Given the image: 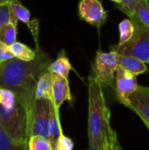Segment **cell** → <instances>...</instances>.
<instances>
[{
	"mask_svg": "<svg viewBox=\"0 0 149 150\" xmlns=\"http://www.w3.org/2000/svg\"><path fill=\"white\" fill-rule=\"evenodd\" d=\"M31 62L12 58L0 63V88L13 91L19 102L26 108L31 116L35 100V89L40 77L48 70L50 57L40 48Z\"/></svg>",
	"mask_w": 149,
	"mask_h": 150,
	"instance_id": "cell-1",
	"label": "cell"
},
{
	"mask_svg": "<svg viewBox=\"0 0 149 150\" xmlns=\"http://www.w3.org/2000/svg\"><path fill=\"white\" fill-rule=\"evenodd\" d=\"M88 81L89 150H101L105 137L112 128L111 112L105 102L102 84L93 76H90Z\"/></svg>",
	"mask_w": 149,
	"mask_h": 150,
	"instance_id": "cell-2",
	"label": "cell"
},
{
	"mask_svg": "<svg viewBox=\"0 0 149 150\" xmlns=\"http://www.w3.org/2000/svg\"><path fill=\"white\" fill-rule=\"evenodd\" d=\"M0 127L17 142L28 143L30 113L20 102L12 107L0 105Z\"/></svg>",
	"mask_w": 149,
	"mask_h": 150,
	"instance_id": "cell-3",
	"label": "cell"
},
{
	"mask_svg": "<svg viewBox=\"0 0 149 150\" xmlns=\"http://www.w3.org/2000/svg\"><path fill=\"white\" fill-rule=\"evenodd\" d=\"M130 18L135 27L133 38L124 45L111 46V49L119 55H132L145 63H149V28L138 19Z\"/></svg>",
	"mask_w": 149,
	"mask_h": 150,
	"instance_id": "cell-4",
	"label": "cell"
},
{
	"mask_svg": "<svg viewBox=\"0 0 149 150\" xmlns=\"http://www.w3.org/2000/svg\"><path fill=\"white\" fill-rule=\"evenodd\" d=\"M119 66V54L111 50L105 53L97 50L95 61L92 64V76H95L102 86L115 89V73Z\"/></svg>",
	"mask_w": 149,
	"mask_h": 150,
	"instance_id": "cell-5",
	"label": "cell"
},
{
	"mask_svg": "<svg viewBox=\"0 0 149 150\" xmlns=\"http://www.w3.org/2000/svg\"><path fill=\"white\" fill-rule=\"evenodd\" d=\"M51 100L35 99L32 105L29 134L31 136L40 135L47 138V126L50 113Z\"/></svg>",
	"mask_w": 149,
	"mask_h": 150,
	"instance_id": "cell-6",
	"label": "cell"
},
{
	"mask_svg": "<svg viewBox=\"0 0 149 150\" xmlns=\"http://www.w3.org/2000/svg\"><path fill=\"white\" fill-rule=\"evenodd\" d=\"M137 76L119 66L116 72L115 91L120 104L129 107V98L138 89Z\"/></svg>",
	"mask_w": 149,
	"mask_h": 150,
	"instance_id": "cell-7",
	"label": "cell"
},
{
	"mask_svg": "<svg viewBox=\"0 0 149 150\" xmlns=\"http://www.w3.org/2000/svg\"><path fill=\"white\" fill-rule=\"evenodd\" d=\"M78 11L80 18L93 26L100 27L107 19V12L99 0H81Z\"/></svg>",
	"mask_w": 149,
	"mask_h": 150,
	"instance_id": "cell-8",
	"label": "cell"
},
{
	"mask_svg": "<svg viewBox=\"0 0 149 150\" xmlns=\"http://www.w3.org/2000/svg\"><path fill=\"white\" fill-rule=\"evenodd\" d=\"M128 108L133 111L144 124L149 125V88L138 86L129 98Z\"/></svg>",
	"mask_w": 149,
	"mask_h": 150,
	"instance_id": "cell-9",
	"label": "cell"
},
{
	"mask_svg": "<svg viewBox=\"0 0 149 150\" xmlns=\"http://www.w3.org/2000/svg\"><path fill=\"white\" fill-rule=\"evenodd\" d=\"M53 98L52 102L57 112H59L60 107L65 101L71 102L73 98L70 92L69 84L68 78L53 74Z\"/></svg>",
	"mask_w": 149,
	"mask_h": 150,
	"instance_id": "cell-10",
	"label": "cell"
},
{
	"mask_svg": "<svg viewBox=\"0 0 149 150\" xmlns=\"http://www.w3.org/2000/svg\"><path fill=\"white\" fill-rule=\"evenodd\" d=\"M53 73L47 70L39 79L35 89V99L53 98Z\"/></svg>",
	"mask_w": 149,
	"mask_h": 150,
	"instance_id": "cell-11",
	"label": "cell"
},
{
	"mask_svg": "<svg viewBox=\"0 0 149 150\" xmlns=\"http://www.w3.org/2000/svg\"><path fill=\"white\" fill-rule=\"evenodd\" d=\"M59 115H60L59 112L55 110L54 104L51 101L50 113H49V120H48V126H47V138L53 144V147L55 145L61 134H63Z\"/></svg>",
	"mask_w": 149,
	"mask_h": 150,
	"instance_id": "cell-12",
	"label": "cell"
},
{
	"mask_svg": "<svg viewBox=\"0 0 149 150\" xmlns=\"http://www.w3.org/2000/svg\"><path fill=\"white\" fill-rule=\"evenodd\" d=\"M119 66L138 76L147 71L146 63L132 55H119Z\"/></svg>",
	"mask_w": 149,
	"mask_h": 150,
	"instance_id": "cell-13",
	"label": "cell"
},
{
	"mask_svg": "<svg viewBox=\"0 0 149 150\" xmlns=\"http://www.w3.org/2000/svg\"><path fill=\"white\" fill-rule=\"evenodd\" d=\"M71 69H72L71 63L68 58L67 57V55L65 54L64 50H62L59 54V56L55 61L51 62L49 69H48V70L52 72L53 74L60 75L66 78L68 77V75Z\"/></svg>",
	"mask_w": 149,
	"mask_h": 150,
	"instance_id": "cell-14",
	"label": "cell"
},
{
	"mask_svg": "<svg viewBox=\"0 0 149 150\" xmlns=\"http://www.w3.org/2000/svg\"><path fill=\"white\" fill-rule=\"evenodd\" d=\"M11 50L15 58L25 62H31L34 60L37 55L36 49L34 50L27 45L19 41H16L15 43L11 45Z\"/></svg>",
	"mask_w": 149,
	"mask_h": 150,
	"instance_id": "cell-15",
	"label": "cell"
},
{
	"mask_svg": "<svg viewBox=\"0 0 149 150\" xmlns=\"http://www.w3.org/2000/svg\"><path fill=\"white\" fill-rule=\"evenodd\" d=\"M9 4L12 16L15 17L18 21L28 25L31 21V13L29 10L23 5L19 0H12Z\"/></svg>",
	"mask_w": 149,
	"mask_h": 150,
	"instance_id": "cell-16",
	"label": "cell"
},
{
	"mask_svg": "<svg viewBox=\"0 0 149 150\" xmlns=\"http://www.w3.org/2000/svg\"><path fill=\"white\" fill-rule=\"evenodd\" d=\"M0 150H28V143L17 142L0 127Z\"/></svg>",
	"mask_w": 149,
	"mask_h": 150,
	"instance_id": "cell-17",
	"label": "cell"
},
{
	"mask_svg": "<svg viewBox=\"0 0 149 150\" xmlns=\"http://www.w3.org/2000/svg\"><path fill=\"white\" fill-rule=\"evenodd\" d=\"M119 45H124L128 42L133 36L135 32L134 25L131 18H126L119 24Z\"/></svg>",
	"mask_w": 149,
	"mask_h": 150,
	"instance_id": "cell-18",
	"label": "cell"
},
{
	"mask_svg": "<svg viewBox=\"0 0 149 150\" xmlns=\"http://www.w3.org/2000/svg\"><path fill=\"white\" fill-rule=\"evenodd\" d=\"M17 26L18 25L9 22L0 31V40L8 44L12 45L17 41Z\"/></svg>",
	"mask_w": 149,
	"mask_h": 150,
	"instance_id": "cell-19",
	"label": "cell"
},
{
	"mask_svg": "<svg viewBox=\"0 0 149 150\" xmlns=\"http://www.w3.org/2000/svg\"><path fill=\"white\" fill-rule=\"evenodd\" d=\"M28 150H54V147L48 138L35 135L28 140Z\"/></svg>",
	"mask_w": 149,
	"mask_h": 150,
	"instance_id": "cell-20",
	"label": "cell"
},
{
	"mask_svg": "<svg viewBox=\"0 0 149 150\" xmlns=\"http://www.w3.org/2000/svg\"><path fill=\"white\" fill-rule=\"evenodd\" d=\"M132 18L138 19L149 28V2L147 0L140 1L136 5L134 14Z\"/></svg>",
	"mask_w": 149,
	"mask_h": 150,
	"instance_id": "cell-21",
	"label": "cell"
},
{
	"mask_svg": "<svg viewBox=\"0 0 149 150\" xmlns=\"http://www.w3.org/2000/svg\"><path fill=\"white\" fill-rule=\"evenodd\" d=\"M19 100L18 99L16 94L9 89L0 88V105L5 107L15 106Z\"/></svg>",
	"mask_w": 149,
	"mask_h": 150,
	"instance_id": "cell-22",
	"label": "cell"
},
{
	"mask_svg": "<svg viewBox=\"0 0 149 150\" xmlns=\"http://www.w3.org/2000/svg\"><path fill=\"white\" fill-rule=\"evenodd\" d=\"M11 11L10 8V4H0V31L1 29L11 20Z\"/></svg>",
	"mask_w": 149,
	"mask_h": 150,
	"instance_id": "cell-23",
	"label": "cell"
},
{
	"mask_svg": "<svg viewBox=\"0 0 149 150\" xmlns=\"http://www.w3.org/2000/svg\"><path fill=\"white\" fill-rule=\"evenodd\" d=\"M142 0H121V4L118 6L119 10H121L125 14H126L129 18H132L134 14V11L137 4Z\"/></svg>",
	"mask_w": 149,
	"mask_h": 150,
	"instance_id": "cell-24",
	"label": "cell"
},
{
	"mask_svg": "<svg viewBox=\"0 0 149 150\" xmlns=\"http://www.w3.org/2000/svg\"><path fill=\"white\" fill-rule=\"evenodd\" d=\"M74 142L64 134H61L57 140L55 145L54 146V150H73Z\"/></svg>",
	"mask_w": 149,
	"mask_h": 150,
	"instance_id": "cell-25",
	"label": "cell"
},
{
	"mask_svg": "<svg viewBox=\"0 0 149 150\" xmlns=\"http://www.w3.org/2000/svg\"><path fill=\"white\" fill-rule=\"evenodd\" d=\"M14 58V55L11 50V46L0 40V63L7 62Z\"/></svg>",
	"mask_w": 149,
	"mask_h": 150,
	"instance_id": "cell-26",
	"label": "cell"
},
{
	"mask_svg": "<svg viewBox=\"0 0 149 150\" xmlns=\"http://www.w3.org/2000/svg\"><path fill=\"white\" fill-rule=\"evenodd\" d=\"M29 28V30L31 31L32 37L34 39V42L36 45V49L40 48L39 47V42H38V36H39V21L36 18L31 19V21L29 22L28 25H26Z\"/></svg>",
	"mask_w": 149,
	"mask_h": 150,
	"instance_id": "cell-27",
	"label": "cell"
},
{
	"mask_svg": "<svg viewBox=\"0 0 149 150\" xmlns=\"http://www.w3.org/2000/svg\"><path fill=\"white\" fill-rule=\"evenodd\" d=\"M115 150H123V149L120 146V144L119 143V141H117L116 143H115Z\"/></svg>",
	"mask_w": 149,
	"mask_h": 150,
	"instance_id": "cell-28",
	"label": "cell"
},
{
	"mask_svg": "<svg viewBox=\"0 0 149 150\" xmlns=\"http://www.w3.org/2000/svg\"><path fill=\"white\" fill-rule=\"evenodd\" d=\"M110 1L114 2V3L117 4V6H119V5L121 4V0H110Z\"/></svg>",
	"mask_w": 149,
	"mask_h": 150,
	"instance_id": "cell-29",
	"label": "cell"
},
{
	"mask_svg": "<svg viewBox=\"0 0 149 150\" xmlns=\"http://www.w3.org/2000/svg\"><path fill=\"white\" fill-rule=\"evenodd\" d=\"M12 0H0V4H5V3H10Z\"/></svg>",
	"mask_w": 149,
	"mask_h": 150,
	"instance_id": "cell-30",
	"label": "cell"
},
{
	"mask_svg": "<svg viewBox=\"0 0 149 150\" xmlns=\"http://www.w3.org/2000/svg\"><path fill=\"white\" fill-rule=\"evenodd\" d=\"M145 125H146V127H147V128L148 129V131H149V125H148V124H145Z\"/></svg>",
	"mask_w": 149,
	"mask_h": 150,
	"instance_id": "cell-31",
	"label": "cell"
},
{
	"mask_svg": "<svg viewBox=\"0 0 149 150\" xmlns=\"http://www.w3.org/2000/svg\"><path fill=\"white\" fill-rule=\"evenodd\" d=\"M147 1H148V2H149V0H147Z\"/></svg>",
	"mask_w": 149,
	"mask_h": 150,
	"instance_id": "cell-32",
	"label": "cell"
},
{
	"mask_svg": "<svg viewBox=\"0 0 149 150\" xmlns=\"http://www.w3.org/2000/svg\"><path fill=\"white\" fill-rule=\"evenodd\" d=\"M87 150H89V149H87Z\"/></svg>",
	"mask_w": 149,
	"mask_h": 150,
	"instance_id": "cell-33",
	"label": "cell"
}]
</instances>
